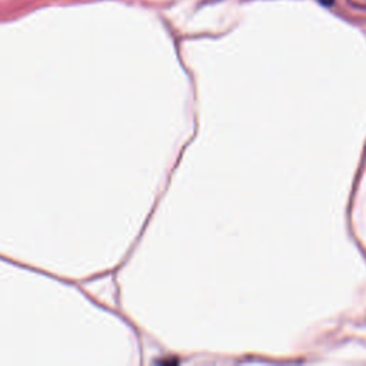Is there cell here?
<instances>
[{"label": "cell", "instance_id": "cell-1", "mask_svg": "<svg viewBox=\"0 0 366 366\" xmlns=\"http://www.w3.org/2000/svg\"><path fill=\"white\" fill-rule=\"evenodd\" d=\"M320 1H323V3H325V4H330V3H332V1H333V0H320Z\"/></svg>", "mask_w": 366, "mask_h": 366}]
</instances>
